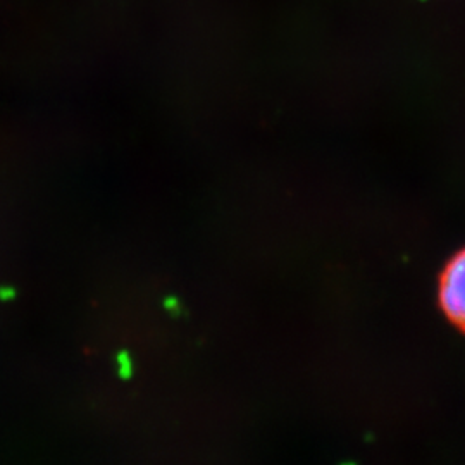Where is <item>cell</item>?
I'll return each mask as SVG.
<instances>
[{
    "label": "cell",
    "instance_id": "obj_1",
    "mask_svg": "<svg viewBox=\"0 0 465 465\" xmlns=\"http://www.w3.org/2000/svg\"><path fill=\"white\" fill-rule=\"evenodd\" d=\"M440 303L446 317L465 331V248L443 271L440 279Z\"/></svg>",
    "mask_w": 465,
    "mask_h": 465
}]
</instances>
